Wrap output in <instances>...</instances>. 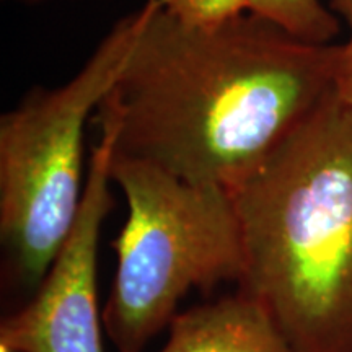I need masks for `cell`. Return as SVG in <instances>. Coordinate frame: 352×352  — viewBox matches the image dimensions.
I'll use <instances>...</instances> for the list:
<instances>
[{
    "mask_svg": "<svg viewBox=\"0 0 352 352\" xmlns=\"http://www.w3.org/2000/svg\"><path fill=\"white\" fill-rule=\"evenodd\" d=\"M7 2H16V3H25V6H38V3H46V2H56V0H7Z\"/></svg>",
    "mask_w": 352,
    "mask_h": 352,
    "instance_id": "obj_11",
    "label": "cell"
},
{
    "mask_svg": "<svg viewBox=\"0 0 352 352\" xmlns=\"http://www.w3.org/2000/svg\"><path fill=\"white\" fill-rule=\"evenodd\" d=\"M111 131L90 152L76 226L28 300L2 316L0 344L15 352H104L98 308V246L116 199L111 192Z\"/></svg>",
    "mask_w": 352,
    "mask_h": 352,
    "instance_id": "obj_5",
    "label": "cell"
},
{
    "mask_svg": "<svg viewBox=\"0 0 352 352\" xmlns=\"http://www.w3.org/2000/svg\"><path fill=\"white\" fill-rule=\"evenodd\" d=\"M351 36L344 44H340V59H338L334 91L346 103H352V26Z\"/></svg>",
    "mask_w": 352,
    "mask_h": 352,
    "instance_id": "obj_9",
    "label": "cell"
},
{
    "mask_svg": "<svg viewBox=\"0 0 352 352\" xmlns=\"http://www.w3.org/2000/svg\"><path fill=\"white\" fill-rule=\"evenodd\" d=\"M160 352H294L256 298L235 294L178 314Z\"/></svg>",
    "mask_w": 352,
    "mask_h": 352,
    "instance_id": "obj_6",
    "label": "cell"
},
{
    "mask_svg": "<svg viewBox=\"0 0 352 352\" xmlns=\"http://www.w3.org/2000/svg\"><path fill=\"white\" fill-rule=\"evenodd\" d=\"M228 195L240 292L294 352H352V103L333 88Z\"/></svg>",
    "mask_w": 352,
    "mask_h": 352,
    "instance_id": "obj_2",
    "label": "cell"
},
{
    "mask_svg": "<svg viewBox=\"0 0 352 352\" xmlns=\"http://www.w3.org/2000/svg\"><path fill=\"white\" fill-rule=\"evenodd\" d=\"M338 59L254 13L192 28L160 3L94 122L114 155L228 191L333 90Z\"/></svg>",
    "mask_w": 352,
    "mask_h": 352,
    "instance_id": "obj_1",
    "label": "cell"
},
{
    "mask_svg": "<svg viewBox=\"0 0 352 352\" xmlns=\"http://www.w3.org/2000/svg\"><path fill=\"white\" fill-rule=\"evenodd\" d=\"M127 219L113 241L118 264L103 308L118 352H142L191 290L239 284L245 258L227 189L188 183L134 158H111Z\"/></svg>",
    "mask_w": 352,
    "mask_h": 352,
    "instance_id": "obj_4",
    "label": "cell"
},
{
    "mask_svg": "<svg viewBox=\"0 0 352 352\" xmlns=\"http://www.w3.org/2000/svg\"><path fill=\"white\" fill-rule=\"evenodd\" d=\"M0 352H15V351L10 349V347H8V346H3V344H0Z\"/></svg>",
    "mask_w": 352,
    "mask_h": 352,
    "instance_id": "obj_12",
    "label": "cell"
},
{
    "mask_svg": "<svg viewBox=\"0 0 352 352\" xmlns=\"http://www.w3.org/2000/svg\"><path fill=\"white\" fill-rule=\"evenodd\" d=\"M329 2H331V10L352 26V0H329Z\"/></svg>",
    "mask_w": 352,
    "mask_h": 352,
    "instance_id": "obj_10",
    "label": "cell"
},
{
    "mask_svg": "<svg viewBox=\"0 0 352 352\" xmlns=\"http://www.w3.org/2000/svg\"><path fill=\"white\" fill-rule=\"evenodd\" d=\"M160 0L122 16L63 85L33 87L0 116L2 289L28 300L76 226L87 122L109 94Z\"/></svg>",
    "mask_w": 352,
    "mask_h": 352,
    "instance_id": "obj_3",
    "label": "cell"
},
{
    "mask_svg": "<svg viewBox=\"0 0 352 352\" xmlns=\"http://www.w3.org/2000/svg\"><path fill=\"white\" fill-rule=\"evenodd\" d=\"M162 10L192 28H214L250 12V0H160Z\"/></svg>",
    "mask_w": 352,
    "mask_h": 352,
    "instance_id": "obj_8",
    "label": "cell"
},
{
    "mask_svg": "<svg viewBox=\"0 0 352 352\" xmlns=\"http://www.w3.org/2000/svg\"><path fill=\"white\" fill-rule=\"evenodd\" d=\"M250 12L314 44H331L341 30L336 13L321 0H250Z\"/></svg>",
    "mask_w": 352,
    "mask_h": 352,
    "instance_id": "obj_7",
    "label": "cell"
}]
</instances>
